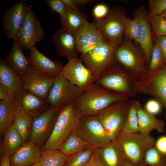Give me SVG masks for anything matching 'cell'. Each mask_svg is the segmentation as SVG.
Segmentation results:
<instances>
[{"mask_svg":"<svg viewBox=\"0 0 166 166\" xmlns=\"http://www.w3.org/2000/svg\"><path fill=\"white\" fill-rule=\"evenodd\" d=\"M129 97L94 83L74 102L82 116L97 115L111 104L119 101H128Z\"/></svg>","mask_w":166,"mask_h":166,"instance_id":"obj_1","label":"cell"},{"mask_svg":"<svg viewBox=\"0 0 166 166\" xmlns=\"http://www.w3.org/2000/svg\"><path fill=\"white\" fill-rule=\"evenodd\" d=\"M82 116L74 103L60 109L52 132L42 147V150L59 149L76 128Z\"/></svg>","mask_w":166,"mask_h":166,"instance_id":"obj_2","label":"cell"},{"mask_svg":"<svg viewBox=\"0 0 166 166\" xmlns=\"http://www.w3.org/2000/svg\"><path fill=\"white\" fill-rule=\"evenodd\" d=\"M137 80L116 62L104 72L94 83L128 97L135 96Z\"/></svg>","mask_w":166,"mask_h":166,"instance_id":"obj_3","label":"cell"},{"mask_svg":"<svg viewBox=\"0 0 166 166\" xmlns=\"http://www.w3.org/2000/svg\"><path fill=\"white\" fill-rule=\"evenodd\" d=\"M115 61L130 72L137 81L148 72L144 55L132 40L124 36L122 43L114 53Z\"/></svg>","mask_w":166,"mask_h":166,"instance_id":"obj_4","label":"cell"},{"mask_svg":"<svg viewBox=\"0 0 166 166\" xmlns=\"http://www.w3.org/2000/svg\"><path fill=\"white\" fill-rule=\"evenodd\" d=\"M115 140L121 147L132 164L139 165L144 162L145 152L154 145L155 140L150 134L128 133L121 130Z\"/></svg>","mask_w":166,"mask_h":166,"instance_id":"obj_5","label":"cell"},{"mask_svg":"<svg viewBox=\"0 0 166 166\" xmlns=\"http://www.w3.org/2000/svg\"><path fill=\"white\" fill-rule=\"evenodd\" d=\"M116 47L108 41L86 53L81 54L80 59L92 73L95 81L115 62L114 53Z\"/></svg>","mask_w":166,"mask_h":166,"instance_id":"obj_6","label":"cell"},{"mask_svg":"<svg viewBox=\"0 0 166 166\" xmlns=\"http://www.w3.org/2000/svg\"><path fill=\"white\" fill-rule=\"evenodd\" d=\"M129 102L119 101L113 103L97 115L111 141L115 140L122 130L127 116Z\"/></svg>","mask_w":166,"mask_h":166,"instance_id":"obj_7","label":"cell"},{"mask_svg":"<svg viewBox=\"0 0 166 166\" xmlns=\"http://www.w3.org/2000/svg\"><path fill=\"white\" fill-rule=\"evenodd\" d=\"M84 92L70 83L62 73L55 77L47 101L51 105L59 109L74 103Z\"/></svg>","mask_w":166,"mask_h":166,"instance_id":"obj_8","label":"cell"},{"mask_svg":"<svg viewBox=\"0 0 166 166\" xmlns=\"http://www.w3.org/2000/svg\"><path fill=\"white\" fill-rule=\"evenodd\" d=\"M75 130L91 147L96 149L104 146L111 141L97 115L82 116Z\"/></svg>","mask_w":166,"mask_h":166,"instance_id":"obj_9","label":"cell"},{"mask_svg":"<svg viewBox=\"0 0 166 166\" xmlns=\"http://www.w3.org/2000/svg\"><path fill=\"white\" fill-rule=\"evenodd\" d=\"M136 89L137 92L149 94L158 101L165 109L166 118V64L141 77L137 81Z\"/></svg>","mask_w":166,"mask_h":166,"instance_id":"obj_10","label":"cell"},{"mask_svg":"<svg viewBox=\"0 0 166 166\" xmlns=\"http://www.w3.org/2000/svg\"><path fill=\"white\" fill-rule=\"evenodd\" d=\"M60 110L51 105L41 114L33 118L30 140L34 141L38 148L45 144L50 136Z\"/></svg>","mask_w":166,"mask_h":166,"instance_id":"obj_11","label":"cell"},{"mask_svg":"<svg viewBox=\"0 0 166 166\" xmlns=\"http://www.w3.org/2000/svg\"><path fill=\"white\" fill-rule=\"evenodd\" d=\"M32 6L26 1L15 2L5 11L2 19L4 34L8 38L13 39Z\"/></svg>","mask_w":166,"mask_h":166,"instance_id":"obj_12","label":"cell"},{"mask_svg":"<svg viewBox=\"0 0 166 166\" xmlns=\"http://www.w3.org/2000/svg\"><path fill=\"white\" fill-rule=\"evenodd\" d=\"M68 60L62 69L63 76L84 92L87 91L94 84L95 81L92 73L80 58L76 57Z\"/></svg>","mask_w":166,"mask_h":166,"instance_id":"obj_13","label":"cell"},{"mask_svg":"<svg viewBox=\"0 0 166 166\" xmlns=\"http://www.w3.org/2000/svg\"><path fill=\"white\" fill-rule=\"evenodd\" d=\"M16 37L23 49H30L37 43L42 42L45 32L35 13L32 10L28 14L18 30Z\"/></svg>","mask_w":166,"mask_h":166,"instance_id":"obj_14","label":"cell"},{"mask_svg":"<svg viewBox=\"0 0 166 166\" xmlns=\"http://www.w3.org/2000/svg\"><path fill=\"white\" fill-rule=\"evenodd\" d=\"M55 77L39 71L30 65L27 72L21 77L23 88L47 100Z\"/></svg>","mask_w":166,"mask_h":166,"instance_id":"obj_15","label":"cell"},{"mask_svg":"<svg viewBox=\"0 0 166 166\" xmlns=\"http://www.w3.org/2000/svg\"><path fill=\"white\" fill-rule=\"evenodd\" d=\"M123 13L120 9L109 11L104 19L94 22L103 36L117 47L122 43L124 35L121 19Z\"/></svg>","mask_w":166,"mask_h":166,"instance_id":"obj_16","label":"cell"},{"mask_svg":"<svg viewBox=\"0 0 166 166\" xmlns=\"http://www.w3.org/2000/svg\"><path fill=\"white\" fill-rule=\"evenodd\" d=\"M79 53H86L109 41L98 29L95 23H85L74 34Z\"/></svg>","mask_w":166,"mask_h":166,"instance_id":"obj_17","label":"cell"},{"mask_svg":"<svg viewBox=\"0 0 166 166\" xmlns=\"http://www.w3.org/2000/svg\"><path fill=\"white\" fill-rule=\"evenodd\" d=\"M134 14L139 23L138 34L135 42L140 45L145 60L149 64L154 45L148 13L145 7L142 6L135 11Z\"/></svg>","mask_w":166,"mask_h":166,"instance_id":"obj_18","label":"cell"},{"mask_svg":"<svg viewBox=\"0 0 166 166\" xmlns=\"http://www.w3.org/2000/svg\"><path fill=\"white\" fill-rule=\"evenodd\" d=\"M47 100L39 97L22 88L15 93L13 101L15 110L24 111L33 118L46 109Z\"/></svg>","mask_w":166,"mask_h":166,"instance_id":"obj_19","label":"cell"},{"mask_svg":"<svg viewBox=\"0 0 166 166\" xmlns=\"http://www.w3.org/2000/svg\"><path fill=\"white\" fill-rule=\"evenodd\" d=\"M52 38L59 56L68 60L77 57L79 53L74 34L61 27L53 34Z\"/></svg>","mask_w":166,"mask_h":166,"instance_id":"obj_20","label":"cell"},{"mask_svg":"<svg viewBox=\"0 0 166 166\" xmlns=\"http://www.w3.org/2000/svg\"><path fill=\"white\" fill-rule=\"evenodd\" d=\"M28 58L32 66L44 73L55 77L62 73L64 66L62 63L49 59L36 46L30 50Z\"/></svg>","mask_w":166,"mask_h":166,"instance_id":"obj_21","label":"cell"},{"mask_svg":"<svg viewBox=\"0 0 166 166\" xmlns=\"http://www.w3.org/2000/svg\"><path fill=\"white\" fill-rule=\"evenodd\" d=\"M95 153L105 166H123L128 160L121 147L115 140L96 149Z\"/></svg>","mask_w":166,"mask_h":166,"instance_id":"obj_22","label":"cell"},{"mask_svg":"<svg viewBox=\"0 0 166 166\" xmlns=\"http://www.w3.org/2000/svg\"><path fill=\"white\" fill-rule=\"evenodd\" d=\"M41 154L34 141L30 140L10 158V166H31L39 161Z\"/></svg>","mask_w":166,"mask_h":166,"instance_id":"obj_23","label":"cell"},{"mask_svg":"<svg viewBox=\"0 0 166 166\" xmlns=\"http://www.w3.org/2000/svg\"><path fill=\"white\" fill-rule=\"evenodd\" d=\"M13 40L12 46L5 60L21 77L27 72L30 64L28 58L24 54L23 49L16 36Z\"/></svg>","mask_w":166,"mask_h":166,"instance_id":"obj_24","label":"cell"},{"mask_svg":"<svg viewBox=\"0 0 166 166\" xmlns=\"http://www.w3.org/2000/svg\"><path fill=\"white\" fill-rule=\"evenodd\" d=\"M137 114L139 132L150 134L153 130L160 133L164 132V122L147 112L139 102L137 105Z\"/></svg>","mask_w":166,"mask_h":166,"instance_id":"obj_25","label":"cell"},{"mask_svg":"<svg viewBox=\"0 0 166 166\" xmlns=\"http://www.w3.org/2000/svg\"><path fill=\"white\" fill-rule=\"evenodd\" d=\"M0 84L15 93L23 88L21 77L5 61L0 59Z\"/></svg>","mask_w":166,"mask_h":166,"instance_id":"obj_26","label":"cell"},{"mask_svg":"<svg viewBox=\"0 0 166 166\" xmlns=\"http://www.w3.org/2000/svg\"><path fill=\"white\" fill-rule=\"evenodd\" d=\"M3 135V152L4 155L10 158L23 145V140L13 123Z\"/></svg>","mask_w":166,"mask_h":166,"instance_id":"obj_27","label":"cell"},{"mask_svg":"<svg viewBox=\"0 0 166 166\" xmlns=\"http://www.w3.org/2000/svg\"><path fill=\"white\" fill-rule=\"evenodd\" d=\"M87 21L86 17L79 9H67L64 17L60 20L62 27L73 34Z\"/></svg>","mask_w":166,"mask_h":166,"instance_id":"obj_28","label":"cell"},{"mask_svg":"<svg viewBox=\"0 0 166 166\" xmlns=\"http://www.w3.org/2000/svg\"><path fill=\"white\" fill-rule=\"evenodd\" d=\"M33 119V117L26 112L22 110H15L13 123L22 138L23 144L30 140Z\"/></svg>","mask_w":166,"mask_h":166,"instance_id":"obj_29","label":"cell"},{"mask_svg":"<svg viewBox=\"0 0 166 166\" xmlns=\"http://www.w3.org/2000/svg\"><path fill=\"white\" fill-rule=\"evenodd\" d=\"M90 147L75 130L69 134L59 150L68 157Z\"/></svg>","mask_w":166,"mask_h":166,"instance_id":"obj_30","label":"cell"},{"mask_svg":"<svg viewBox=\"0 0 166 166\" xmlns=\"http://www.w3.org/2000/svg\"><path fill=\"white\" fill-rule=\"evenodd\" d=\"M67 158L59 149H50L41 152L39 162L41 166H64Z\"/></svg>","mask_w":166,"mask_h":166,"instance_id":"obj_31","label":"cell"},{"mask_svg":"<svg viewBox=\"0 0 166 166\" xmlns=\"http://www.w3.org/2000/svg\"><path fill=\"white\" fill-rule=\"evenodd\" d=\"M15 110L13 101H0V133L4 135L7 129L13 123Z\"/></svg>","mask_w":166,"mask_h":166,"instance_id":"obj_32","label":"cell"},{"mask_svg":"<svg viewBox=\"0 0 166 166\" xmlns=\"http://www.w3.org/2000/svg\"><path fill=\"white\" fill-rule=\"evenodd\" d=\"M138 101L133 100L129 102L127 118L122 130L128 133L139 132L137 108Z\"/></svg>","mask_w":166,"mask_h":166,"instance_id":"obj_33","label":"cell"},{"mask_svg":"<svg viewBox=\"0 0 166 166\" xmlns=\"http://www.w3.org/2000/svg\"><path fill=\"white\" fill-rule=\"evenodd\" d=\"M95 150L90 147L68 157L64 166H86L94 157Z\"/></svg>","mask_w":166,"mask_h":166,"instance_id":"obj_34","label":"cell"},{"mask_svg":"<svg viewBox=\"0 0 166 166\" xmlns=\"http://www.w3.org/2000/svg\"><path fill=\"white\" fill-rule=\"evenodd\" d=\"M144 162L149 166H166V157L162 155L154 145L145 152Z\"/></svg>","mask_w":166,"mask_h":166,"instance_id":"obj_35","label":"cell"},{"mask_svg":"<svg viewBox=\"0 0 166 166\" xmlns=\"http://www.w3.org/2000/svg\"><path fill=\"white\" fill-rule=\"evenodd\" d=\"M121 19L124 26V36L135 42L137 37L139 30V23L137 18L134 17L133 19H131L123 13Z\"/></svg>","mask_w":166,"mask_h":166,"instance_id":"obj_36","label":"cell"},{"mask_svg":"<svg viewBox=\"0 0 166 166\" xmlns=\"http://www.w3.org/2000/svg\"><path fill=\"white\" fill-rule=\"evenodd\" d=\"M149 64L148 71L150 72L156 71L164 65L162 53L156 43L154 45Z\"/></svg>","mask_w":166,"mask_h":166,"instance_id":"obj_37","label":"cell"},{"mask_svg":"<svg viewBox=\"0 0 166 166\" xmlns=\"http://www.w3.org/2000/svg\"><path fill=\"white\" fill-rule=\"evenodd\" d=\"M149 19L155 36H166V19L165 18L160 15Z\"/></svg>","mask_w":166,"mask_h":166,"instance_id":"obj_38","label":"cell"},{"mask_svg":"<svg viewBox=\"0 0 166 166\" xmlns=\"http://www.w3.org/2000/svg\"><path fill=\"white\" fill-rule=\"evenodd\" d=\"M148 10L149 19L160 15L166 10V0H149Z\"/></svg>","mask_w":166,"mask_h":166,"instance_id":"obj_39","label":"cell"},{"mask_svg":"<svg viewBox=\"0 0 166 166\" xmlns=\"http://www.w3.org/2000/svg\"><path fill=\"white\" fill-rule=\"evenodd\" d=\"M45 4L51 11L58 13L61 19L63 18L67 8L62 0H46Z\"/></svg>","mask_w":166,"mask_h":166,"instance_id":"obj_40","label":"cell"},{"mask_svg":"<svg viewBox=\"0 0 166 166\" xmlns=\"http://www.w3.org/2000/svg\"><path fill=\"white\" fill-rule=\"evenodd\" d=\"M109 12L108 6L105 4L99 3L96 5L93 10V15L95 22H98L104 19Z\"/></svg>","mask_w":166,"mask_h":166,"instance_id":"obj_41","label":"cell"},{"mask_svg":"<svg viewBox=\"0 0 166 166\" xmlns=\"http://www.w3.org/2000/svg\"><path fill=\"white\" fill-rule=\"evenodd\" d=\"M161 104L155 99H152L147 101L144 107L148 113L154 116L159 114L162 110Z\"/></svg>","mask_w":166,"mask_h":166,"instance_id":"obj_42","label":"cell"},{"mask_svg":"<svg viewBox=\"0 0 166 166\" xmlns=\"http://www.w3.org/2000/svg\"><path fill=\"white\" fill-rule=\"evenodd\" d=\"M154 146L162 155L166 157V135L161 136L155 140Z\"/></svg>","mask_w":166,"mask_h":166,"instance_id":"obj_43","label":"cell"},{"mask_svg":"<svg viewBox=\"0 0 166 166\" xmlns=\"http://www.w3.org/2000/svg\"><path fill=\"white\" fill-rule=\"evenodd\" d=\"M15 93L0 84V101H13Z\"/></svg>","mask_w":166,"mask_h":166,"instance_id":"obj_44","label":"cell"},{"mask_svg":"<svg viewBox=\"0 0 166 166\" xmlns=\"http://www.w3.org/2000/svg\"><path fill=\"white\" fill-rule=\"evenodd\" d=\"M155 42L158 44L162 51L165 65L166 64V36H155Z\"/></svg>","mask_w":166,"mask_h":166,"instance_id":"obj_45","label":"cell"},{"mask_svg":"<svg viewBox=\"0 0 166 166\" xmlns=\"http://www.w3.org/2000/svg\"><path fill=\"white\" fill-rule=\"evenodd\" d=\"M67 9L77 10L78 8L75 3L74 0H62Z\"/></svg>","mask_w":166,"mask_h":166,"instance_id":"obj_46","label":"cell"},{"mask_svg":"<svg viewBox=\"0 0 166 166\" xmlns=\"http://www.w3.org/2000/svg\"><path fill=\"white\" fill-rule=\"evenodd\" d=\"M91 166H105L100 158L95 153L91 162Z\"/></svg>","mask_w":166,"mask_h":166,"instance_id":"obj_47","label":"cell"},{"mask_svg":"<svg viewBox=\"0 0 166 166\" xmlns=\"http://www.w3.org/2000/svg\"><path fill=\"white\" fill-rule=\"evenodd\" d=\"M77 7L79 8L85 6L93 2V0H74Z\"/></svg>","mask_w":166,"mask_h":166,"instance_id":"obj_48","label":"cell"},{"mask_svg":"<svg viewBox=\"0 0 166 166\" xmlns=\"http://www.w3.org/2000/svg\"><path fill=\"white\" fill-rule=\"evenodd\" d=\"M0 166H10V157L4 154L1 158Z\"/></svg>","mask_w":166,"mask_h":166,"instance_id":"obj_49","label":"cell"},{"mask_svg":"<svg viewBox=\"0 0 166 166\" xmlns=\"http://www.w3.org/2000/svg\"><path fill=\"white\" fill-rule=\"evenodd\" d=\"M123 166H132V164L129 160H128Z\"/></svg>","mask_w":166,"mask_h":166,"instance_id":"obj_50","label":"cell"},{"mask_svg":"<svg viewBox=\"0 0 166 166\" xmlns=\"http://www.w3.org/2000/svg\"><path fill=\"white\" fill-rule=\"evenodd\" d=\"M31 166H41L39 161L35 163Z\"/></svg>","mask_w":166,"mask_h":166,"instance_id":"obj_51","label":"cell"},{"mask_svg":"<svg viewBox=\"0 0 166 166\" xmlns=\"http://www.w3.org/2000/svg\"><path fill=\"white\" fill-rule=\"evenodd\" d=\"M161 16L163 17L166 19V10L163 12L161 14Z\"/></svg>","mask_w":166,"mask_h":166,"instance_id":"obj_52","label":"cell"},{"mask_svg":"<svg viewBox=\"0 0 166 166\" xmlns=\"http://www.w3.org/2000/svg\"><path fill=\"white\" fill-rule=\"evenodd\" d=\"M92 160H91V161H90V162L87 165H86V166H91V162H92Z\"/></svg>","mask_w":166,"mask_h":166,"instance_id":"obj_53","label":"cell"}]
</instances>
